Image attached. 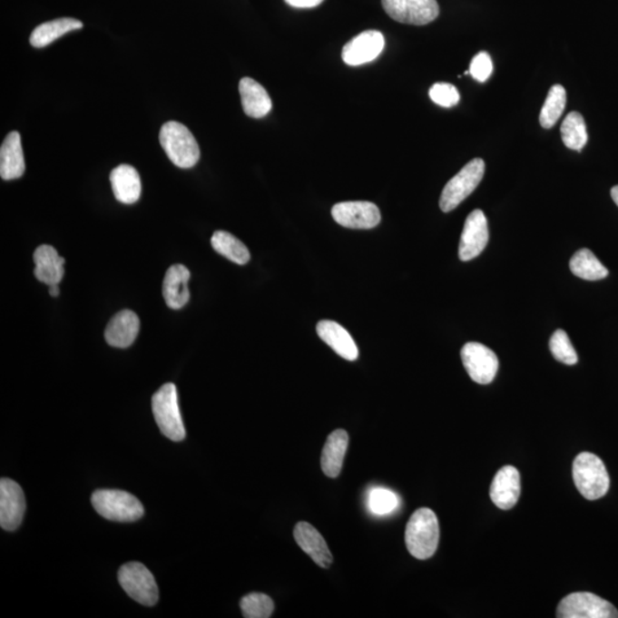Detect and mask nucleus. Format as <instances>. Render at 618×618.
<instances>
[{
	"mask_svg": "<svg viewBox=\"0 0 618 618\" xmlns=\"http://www.w3.org/2000/svg\"><path fill=\"white\" fill-rule=\"evenodd\" d=\"M317 331L319 338L328 346H330L339 357L348 359V361H355L358 358L357 344H355L349 332L339 323L330 321V319H323V321L319 322Z\"/></svg>",
	"mask_w": 618,
	"mask_h": 618,
	"instance_id": "19",
	"label": "nucleus"
},
{
	"mask_svg": "<svg viewBox=\"0 0 618 618\" xmlns=\"http://www.w3.org/2000/svg\"><path fill=\"white\" fill-rule=\"evenodd\" d=\"M440 527L436 513L423 507L411 515L406 528V545L416 559L431 558L439 545Z\"/></svg>",
	"mask_w": 618,
	"mask_h": 618,
	"instance_id": "1",
	"label": "nucleus"
},
{
	"mask_svg": "<svg viewBox=\"0 0 618 618\" xmlns=\"http://www.w3.org/2000/svg\"><path fill=\"white\" fill-rule=\"evenodd\" d=\"M34 276L48 287L60 284L64 275V258L51 245H41L34 254Z\"/></svg>",
	"mask_w": 618,
	"mask_h": 618,
	"instance_id": "20",
	"label": "nucleus"
},
{
	"mask_svg": "<svg viewBox=\"0 0 618 618\" xmlns=\"http://www.w3.org/2000/svg\"><path fill=\"white\" fill-rule=\"evenodd\" d=\"M297 544L300 549L313 559L319 567H330L333 556L327 545L326 539L315 529L312 525L301 521L298 523L293 532Z\"/></svg>",
	"mask_w": 618,
	"mask_h": 618,
	"instance_id": "16",
	"label": "nucleus"
},
{
	"mask_svg": "<svg viewBox=\"0 0 618 618\" xmlns=\"http://www.w3.org/2000/svg\"><path fill=\"white\" fill-rule=\"evenodd\" d=\"M323 2L324 0H286L288 5L296 8H313L321 5Z\"/></svg>",
	"mask_w": 618,
	"mask_h": 618,
	"instance_id": "35",
	"label": "nucleus"
},
{
	"mask_svg": "<svg viewBox=\"0 0 618 618\" xmlns=\"http://www.w3.org/2000/svg\"><path fill=\"white\" fill-rule=\"evenodd\" d=\"M429 98L441 107L450 108L459 103V92L449 83H437L429 89Z\"/></svg>",
	"mask_w": 618,
	"mask_h": 618,
	"instance_id": "33",
	"label": "nucleus"
},
{
	"mask_svg": "<svg viewBox=\"0 0 618 618\" xmlns=\"http://www.w3.org/2000/svg\"><path fill=\"white\" fill-rule=\"evenodd\" d=\"M332 217L337 223L352 230H371L381 221L378 206L371 201H343L333 206Z\"/></svg>",
	"mask_w": 618,
	"mask_h": 618,
	"instance_id": "11",
	"label": "nucleus"
},
{
	"mask_svg": "<svg viewBox=\"0 0 618 618\" xmlns=\"http://www.w3.org/2000/svg\"><path fill=\"white\" fill-rule=\"evenodd\" d=\"M111 182L116 200L124 204H133L142 195V180L133 166L122 164L111 173Z\"/></svg>",
	"mask_w": 618,
	"mask_h": 618,
	"instance_id": "22",
	"label": "nucleus"
},
{
	"mask_svg": "<svg viewBox=\"0 0 618 618\" xmlns=\"http://www.w3.org/2000/svg\"><path fill=\"white\" fill-rule=\"evenodd\" d=\"M50 296L51 297H59L60 296V289H59V284H54V286L50 287Z\"/></svg>",
	"mask_w": 618,
	"mask_h": 618,
	"instance_id": "36",
	"label": "nucleus"
},
{
	"mask_svg": "<svg viewBox=\"0 0 618 618\" xmlns=\"http://www.w3.org/2000/svg\"><path fill=\"white\" fill-rule=\"evenodd\" d=\"M573 477L578 492L589 501L603 497L611 486L603 460L591 453H581L574 460Z\"/></svg>",
	"mask_w": 618,
	"mask_h": 618,
	"instance_id": "3",
	"label": "nucleus"
},
{
	"mask_svg": "<svg viewBox=\"0 0 618 618\" xmlns=\"http://www.w3.org/2000/svg\"><path fill=\"white\" fill-rule=\"evenodd\" d=\"M381 4L389 17L405 25H428L440 15L437 0H381Z\"/></svg>",
	"mask_w": 618,
	"mask_h": 618,
	"instance_id": "9",
	"label": "nucleus"
},
{
	"mask_svg": "<svg viewBox=\"0 0 618 618\" xmlns=\"http://www.w3.org/2000/svg\"><path fill=\"white\" fill-rule=\"evenodd\" d=\"M489 240L488 221L481 210L468 214L459 242V260L470 261L479 257Z\"/></svg>",
	"mask_w": 618,
	"mask_h": 618,
	"instance_id": "12",
	"label": "nucleus"
},
{
	"mask_svg": "<svg viewBox=\"0 0 618 618\" xmlns=\"http://www.w3.org/2000/svg\"><path fill=\"white\" fill-rule=\"evenodd\" d=\"M140 330L138 315L130 309L122 310L108 323L104 338L109 345L117 348H130L137 339Z\"/></svg>",
	"mask_w": 618,
	"mask_h": 618,
	"instance_id": "17",
	"label": "nucleus"
},
{
	"mask_svg": "<svg viewBox=\"0 0 618 618\" xmlns=\"http://www.w3.org/2000/svg\"><path fill=\"white\" fill-rule=\"evenodd\" d=\"M211 244L214 251L226 257L228 260L233 261L234 264H248L251 258L245 244L227 231H216L212 236Z\"/></svg>",
	"mask_w": 618,
	"mask_h": 618,
	"instance_id": "27",
	"label": "nucleus"
},
{
	"mask_svg": "<svg viewBox=\"0 0 618 618\" xmlns=\"http://www.w3.org/2000/svg\"><path fill=\"white\" fill-rule=\"evenodd\" d=\"M83 28V24L80 20L72 19V17H63V19L45 22L38 25L34 30L32 36H30V44L34 47L43 48L56 41V39L64 36V34L74 30Z\"/></svg>",
	"mask_w": 618,
	"mask_h": 618,
	"instance_id": "25",
	"label": "nucleus"
},
{
	"mask_svg": "<svg viewBox=\"0 0 618 618\" xmlns=\"http://www.w3.org/2000/svg\"><path fill=\"white\" fill-rule=\"evenodd\" d=\"M565 103H567V93L561 85L551 87L549 94L546 96L544 104L539 115V123L544 129H551L563 115Z\"/></svg>",
	"mask_w": 618,
	"mask_h": 618,
	"instance_id": "29",
	"label": "nucleus"
},
{
	"mask_svg": "<svg viewBox=\"0 0 618 618\" xmlns=\"http://www.w3.org/2000/svg\"><path fill=\"white\" fill-rule=\"evenodd\" d=\"M25 164L21 135L13 131L0 148V177L4 180L19 179L25 174Z\"/></svg>",
	"mask_w": 618,
	"mask_h": 618,
	"instance_id": "21",
	"label": "nucleus"
},
{
	"mask_svg": "<svg viewBox=\"0 0 618 618\" xmlns=\"http://www.w3.org/2000/svg\"><path fill=\"white\" fill-rule=\"evenodd\" d=\"M160 142L170 161L180 169L194 168L200 161L199 143L181 123H165L161 129Z\"/></svg>",
	"mask_w": 618,
	"mask_h": 618,
	"instance_id": "2",
	"label": "nucleus"
},
{
	"mask_svg": "<svg viewBox=\"0 0 618 618\" xmlns=\"http://www.w3.org/2000/svg\"><path fill=\"white\" fill-rule=\"evenodd\" d=\"M25 498L19 484L3 477L0 480V525L7 532H15L24 520Z\"/></svg>",
	"mask_w": 618,
	"mask_h": 618,
	"instance_id": "13",
	"label": "nucleus"
},
{
	"mask_svg": "<svg viewBox=\"0 0 618 618\" xmlns=\"http://www.w3.org/2000/svg\"><path fill=\"white\" fill-rule=\"evenodd\" d=\"M611 194L613 201H615L616 205L618 206V186L612 188Z\"/></svg>",
	"mask_w": 618,
	"mask_h": 618,
	"instance_id": "37",
	"label": "nucleus"
},
{
	"mask_svg": "<svg viewBox=\"0 0 618 618\" xmlns=\"http://www.w3.org/2000/svg\"><path fill=\"white\" fill-rule=\"evenodd\" d=\"M368 508L375 515H389L397 510L398 506V498L392 490L380 488H372L368 494Z\"/></svg>",
	"mask_w": 618,
	"mask_h": 618,
	"instance_id": "31",
	"label": "nucleus"
},
{
	"mask_svg": "<svg viewBox=\"0 0 618 618\" xmlns=\"http://www.w3.org/2000/svg\"><path fill=\"white\" fill-rule=\"evenodd\" d=\"M550 350L555 359L564 365L574 366L578 362L575 348L572 344L567 332L556 330L550 339Z\"/></svg>",
	"mask_w": 618,
	"mask_h": 618,
	"instance_id": "32",
	"label": "nucleus"
},
{
	"mask_svg": "<svg viewBox=\"0 0 618 618\" xmlns=\"http://www.w3.org/2000/svg\"><path fill=\"white\" fill-rule=\"evenodd\" d=\"M348 440V434L344 429H336L328 437L321 456L322 470L327 476L337 477L340 475Z\"/></svg>",
	"mask_w": 618,
	"mask_h": 618,
	"instance_id": "24",
	"label": "nucleus"
},
{
	"mask_svg": "<svg viewBox=\"0 0 618 618\" xmlns=\"http://www.w3.org/2000/svg\"><path fill=\"white\" fill-rule=\"evenodd\" d=\"M240 94L243 111L249 117L262 118L269 115L273 108L271 99L265 87L250 77L240 82Z\"/></svg>",
	"mask_w": 618,
	"mask_h": 618,
	"instance_id": "23",
	"label": "nucleus"
},
{
	"mask_svg": "<svg viewBox=\"0 0 618 618\" xmlns=\"http://www.w3.org/2000/svg\"><path fill=\"white\" fill-rule=\"evenodd\" d=\"M486 170L485 162L475 159L467 163L453 179L446 183L442 191L440 208L444 212L453 211L457 206L466 200L479 186L484 178Z\"/></svg>",
	"mask_w": 618,
	"mask_h": 618,
	"instance_id": "7",
	"label": "nucleus"
},
{
	"mask_svg": "<svg viewBox=\"0 0 618 618\" xmlns=\"http://www.w3.org/2000/svg\"><path fill=\"white\" fill-rule=\"evenodd\" d=\"M152 412L157 427L168 439L174 442L182 441L186 437L185 425L180 414L178 391L175 385L168 383L153 394Z\"/></svg>",
	"mask_w": 618,
	"mask_h": 618,
	"instance_id": "5",
	"label": "nucleus"
},
{
	"mask_svg": "<svg viewBox=\"0 0 618 618\" xmlns=\"http://www.w3.org/2000/svg\"><path fill=\"white\" fill-rule=\"evenodd\" d=\"M118 582L122 589L143 606H155L159 602V586L146 565L129 563L122 565L118 572Z\"/></svg>",
	"mask_w": 618,
	"mask_h": 618,
	"instance_id": "6",
	"label": "nucleus"
},
{
	"mask_svg": "<svg viewBox=\"0 0 618 618\" xmlns=\"http://www.w3.org/2000/svg\"><path fill=\"white\" fill-rule=\"evenodd\" d=\"M190 279V270L181 264L171 266L166 271L163 282V297L170 309H181L190 301L191 293L190 289H188Z\"/></svg>",
	"mask_w": 618,
	"mask_h": 618,
	"instance_id": "18",
	"label": "nucleus"
},
{
	"mask_svg": "<svg viewBox=\"0 0 618 618\" xmlns=\"http://www.w3.org/2000/svg\"><path fill=\"white\" fill-rule=\"evenodd\" d=\"M384 46L383 34L377 30H367L346 44L343 48L344 63L352 67L371 63L378 58Z\"/></svg>",
	"mask_w": 618,
	"mask_h": 618,
	"instance_id": "14",
	"label": "nucleus"
},
{
	"mask_svg": "<svg viewBox=\"0 0 618 618\" xmlns=\"http://www.w3.org/2000/svg\"><path fill=\"white\" fill-rule=\"evenodd\" d=\"M91 502L101 516L118 523H133L144 515L142 502L123 490H96Z\"/></svg>",
	"mask_w": 618,
	"mask_h": 618,
	"instance_id": "4",
	"label": "nucleus"
},
{
	"mask_svg": "<svg viewBox=\"0 0 618 618\" xmlns=\"http://www.w3.org/2000/svg\"><path fill=\"white\" fill-rule=\"evenodd\" d=\"M556 617L559 618H618L613 604L589 592H577L561 600Z\"/></svg>",
	"mask_w": 618,
	"mask_h": 618,
	"instance_id": "8",
	"label": "nucleus"
},
{
	"mask_svg": "<svg viewBox=\"0 0 618 618\" xmlns=\"http://www.w3.org/2000/svg\"><path fill=\"white\" fill-rule=\"evenodd\" d=\"M493 70V61L490 55L486 54V52H480L479 54L473 58L468 72H470L475 80L484 83L492 76Z\"/></svg>",
	"mask_w": 618,
	"mask_h": 618,
	"instance_id": "34",
	"label": "nucleus"
},
{
	"mask_svg": "<svg viewBox=\"0 0 618 618\" xmlns=\"http://www.w3.org/2000/svg\"><path fill=\"white\" fill-rule=\"evenodd\" d=\"M240 611L247 618H269L273 615L274 602L264 593H250L240 603Z\"/></svg>",
	"mask_w": 618,
	"mask_h": 618,
	"instance_id": "30",
	"label": "nucleus"
},
{
	"mask_svg": "<svg viewBox=\"0 0 618 618\" xmlns=\"http://www.w3.org/2000/svg\"><path fill=\"white\" fill-rule=\"evenodd\" d=\"M464 368L473 381L480 385L492 383L497 375L499 362L497 355L486 346L467 343L460 352Z\"/></svg>",
	"mask_w": 618,
	"mask_h": 618,
	"instance_id": "10",
	"label": "nucleus"
},
{
	"mask_svg": "<svg viewBox=\"0 0 618 618\" xmlns=\"http://www.w3.org/2000/svg\"><path fill=\"white\" fill-rule=\"evenodd\" d=\"M521 494L520 473L513 466H504L495 476L490 488V498L501 510H511L518 503Z\"/></svg>",
	"mask_w": 618,
	"mask_h": 618,
	"instance_id": "15",
	"label": "nucleus"
},
{
	"mask_svg": "<svg viewBox=\"0 0 618 618\" xmlns=\"http://www.w3.org/2000/svg\"><path fill=\"white\" fill-rule=\"evenodd\" d=\"M561 138L564 146L572 151L581 152L587 142V131L584 118L580 113H569L561 124Z\"/></svg>",
	"mask_w": 618,
	"mask_h": 618,
	"instance_id": "28",
	"label": "nucleus"
},
{
	"mask_svg": "<svg viewBox=\"0 0 618 618\" xmlns=\"http://www.w3.org/2000/svg\"><path fill=\"white\" fill-rule=\"evenodd\" d=\"M569 269L577 278L586 280H603L609 274L606 267L599 261L595 254L589 249L578 250L569 262Z\"/></svg>",
	"mask_w": 618,
	"mask_h": 618,
	"instance_id": "26",
	"label": "nucleus"
}]
</instances>
